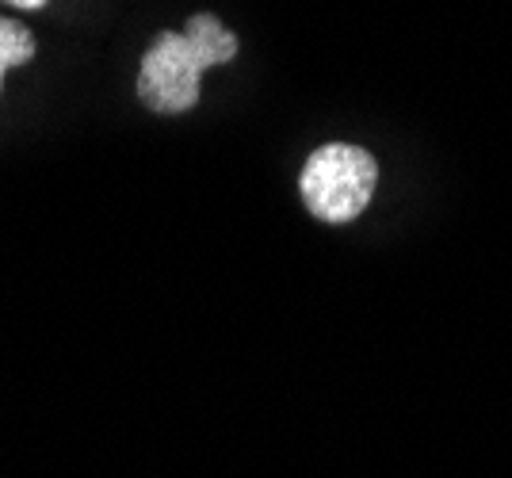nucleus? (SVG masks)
Here are the masks:
<instances>
[{
  "instance_id": "obj_4",
  "label": "nucleus",
  "mask_w": 512,
  "mask_h": 478,
  "mask_svg": "<svg viewBox=\"0 0 512 478\" xmlns=\"http://www.w3.org/2000/svg\"><path fill=\"white\" fill-rule=\"evenodd\" d=\"M4 4H12V8H43L46 0H4Z\"/></svg>"
},
{
  "instance_id": "obj_1",
  "label": "nucleus",
  "mask_w": 512,
  "mask_h": 478,
  "mask_svg": "<svg viewBox=\"0 0 512 478\" xmlns=\"http://www.w3.org/2000/svg\"><path fill=\"white\" fill-rule=\"evenodd\" d=\"M237 58V35L226 23L199 12L184 31H161L138 66V100L157 115H184L199 104V81L211 66Z\"/></svg>"
},
{
  "instance_id": "obj_3",
  "label": "nucleus",
  "mask_w": 512,
  "mask_h": 478,
  "mask_svg": "<svg viewBox=\"0 0 512 478\" xmlns=\"http://www.w3.org/2000/svg\"><path fill=\"white\" fill-rule=\"evenodd\" d=\"M35 58V35L23 23L0 16V88H4V73L12 66H27Z\"/></svg>"
},
{
  "instance_id": "obj_2",
  "label": "nucleus",
  "mask_w": 512,
  "mask_h": 478,
  "mask_svg": "<svg viewBox=\"0 0 512 478\" xmlns=\"http://www.w3.org/2000/svg\"><path fill=\"white\" fill-rule=\"evenodd\" d=\"M375 188H379V161L352 142L318 146L306 157L299 176L306 211L318 222H333V226L360 218Z\"/></svg>"
}]
</instances>
